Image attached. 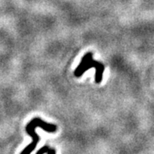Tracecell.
<instances>
[{
  "instance_id": "cell-2",
  "label": "cell",
  "mask_w": 154,
  "mask_h": 154,
  "mask_svg": "<svg viewBox=\"0 0 154 154\" xmlns=\"http://www.w3.org/2000/svg\"><path fill=\"white\" fill-rule=\"evenodd\" d=\"M93 57H94L93 52H88L84 55V57L82 58L80 64L77 66L74 72L75 76L79 78V77L82 76L85 72L88 71V69L95 67L98 61L94 60Z\"/></svg>"
},
{
  "instance_id": "cell-3",
  "label": "cell",
  "mask_w": 154,
  "mask_h": 154,
  "mask_svg": "<svg viewBox=\"0 0 154 154\" xmlns=\"http://www.w3.org/2000/svg\"><path fill=\"white\" fill-rule=\"evenodd\" d=\"M95 82L99 83L102 82V79H103V74L105 72V65L103 63H101L100 62L98 61L97 64L95 65Z\"/></svg>"
},
{
  "instance_id": "cell-4",
  "label": "cell",
  "mask_w": 154,
  "mask_h": 154,
  "mask_svg": "<svg viewBox=\"0 0 154 154\" xmlns=\"http://www.w3.org/2000/svg\"><path fill=\"white\" fill-rule=\"evenodd\" d=\"M36 154H56V150L51 148L47 146H45L42 148L39 149Z\"/></svg>"
},
{
  "instance_id": "cell-1",
  "label": "cell",
  "mask_w": 154,
  "mask_h": 154,
  "mask_svg": "<svg viewBox=\"0 0 154 154\" xmlns=\"http://www.w3.org/2000/svg\"><path fill=\"white\" fill-rule=\"evenodd\" d=\"M36 128H40L43 130L48 133H55L57 129V127L56 126L55 124L48 123L46 122L41 120L40 118L36 117V118L32 119L29 122L28 125L26 126V132L32 137L33 141L29 144L28 146H26L23 149V151L21 152V154H31L32 152L35 149V147L37 146V144L39 140V137H38V134L35 131Z\"/></svg>"
}]
</instances>
